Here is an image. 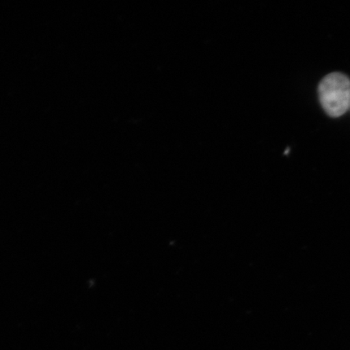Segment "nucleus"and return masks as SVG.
<instances>
[{
	"instance_id": "f257e3e1",
	"label": "nucleus",
	"mask_w": 350,
	"mask_h": 350,
	"mask_svg": "<svg viewBox=\"0 0 350 350\" xmlns=\"http://www.w3.org/2000/svg\"><path fill=\"white\" fill-rule=\"evenodd\" d=\"M319 98L327 116H342L350 108V80L345 74L336 72L322 79L318 88Z\"/></svg>"
}]
</instances>
